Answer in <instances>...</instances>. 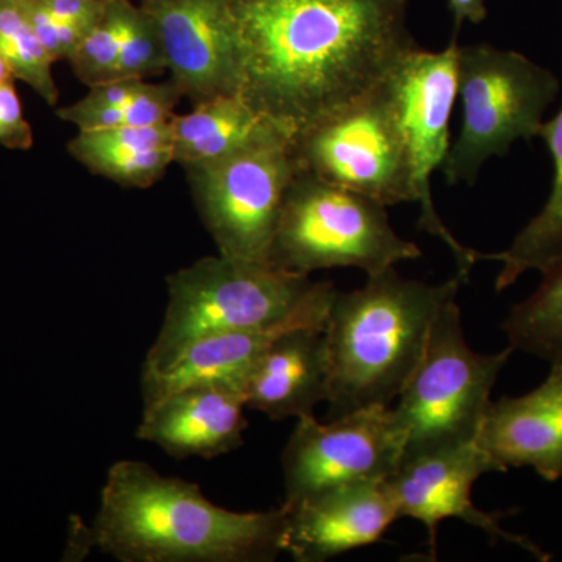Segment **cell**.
Wrapping results in <instances>:
<instances>
[{
    "mask_svg": "<svg viewBox=\"0 0 562 562\" xmlns=\"http://www.w3.org/2000/svg\"><path fill=\"white\" fill-rule=\"evenodd\" d=\"M402 457L403 439L391 406L357 409L327 424L301 417L281 458L283 505L347 484L384 482Z\"/></svg>",
    "mask_w": 562,
    "mask_h": 562,
    "instance_id": "30bf717a",
    "label": "cell"
},
{
    "mask_svg": "<svg viewBox=\"0 0 562 562\" xmlns=\"http://www.w3.org/2000/svg\"><path fill=\"white\" fill-rule=\"evenodd\" d=\"M168 70L157 24L140 5L131 2L125 14L116 79L146 80Z\"/></svg>",
    "mask_w": 562,
    "mask_h": 562,
    "instance_id": "484cf974",
    "label": "cell"
},
{
    "mask_svg": "<svg viewBox=\"0 0 562 562\" xmlns=\"http://www.w3.org/2000/svg\"><path fill=\"white\" fill-rule=\"evenodd\" d=\"M181 168L220 254L271 266L281 205L301 169L294 136L272 127L224 157Z\"/></svg>",
    "mask_w": 562,
    "mask_h": 562,
    "instance_id": "ba28073f",
    "label": "cell"
},
{
    "mask_svg": "<svg viewBox=\"0 0 562 562\" xmlns=\"http://www.w3.org/2000/svg\"><path fill=\"white\" fill-rule=\"evenodd\" d=\"M453 21V35H460L464 24H480L487 18V0H447Z\"/></svg>",
    "mask_w": 562,
    "mask_h": 562,
    "instance_id": "f546056e",
    "label": "cell"
},
{
    "mask_svg": "<svg viewBox=\"0 0 562 562\" xmlns=\"http://www.w3.org/2000/svg\"><path fill=\"white\" fill-rule=\"evenodd\" d=\"M236 95L299 136L382 87L419 47L408 0H224Z\"/></svg>",
    "mask_w": 562,
    "mask_h": 562,
    "instance_id": "6da1fadb",
    "label": "cell"
},
{
    "mask_svg": "<svg viewBox=\"0 0 562 562\" xmlns=\"http://www.w3.org/2000/svg\"><path fill=\"white\" fill-rule=\"evenodd\" d=\"M513 351L512 346L497 353L473 351L457 295L443 303L424 357L391 408L403 439L402 461L475 441Z\"/></svg>",
    "mask_w": 562,
    "mask_h": 562,
    "instance_id": "8992f818",
    "label": "cell"
},
{
    "mask_svg": "<svg viewBox=\"0 0 562 562\" xmlns=\"http://www.w3.org/2000/svg\"><path fill=\"white\" fill-rule=\"evenodd\" d=\"M462 281L458 273L428 284L390 268L360 290H336L324 328L330 419L391 406L424 357L436 314Z\"/></svg>",
    "mask_w": 562,
    "mask_h": 562,
    "instance_id": "3957f363",
    "label": "cell"
},
{
    "mask_svg": "<svg viewBox=\"0 0 562 562\" xmlns=\"http://www.w3.org/2000/svg\"><path fill=\"white\" fill-rule=\"evenodd\" d=\"M286 512L235 513L201 487L143 461L111 465L90 530L121 562H269L283 550Z\"/></svg>",
    "mask_w": 562,
    "mask_h": 562,
    "instance_id": "7a4b0ae2",
    "label": "cell"
},
{
    "mask_svg": "<svg viewBox=\"0 0 562 562\" xmlns=\"http://www.w3.org/2000/svg\"><path fill=\"white\" fill-rule=\"evenodd\" d=\"M457 63L461 128L441 171L449 184H473L491 158L538 138L561 81L520 52L486 43L458 46Z\"/></svg>",
    "mask_w": 562,
    "mask_h": 562,
    "instance_id": "52a82bcc",
    "label": "cell"
},
{
    "mask_svg": "<svg viewBox=\"0 0 562 562\" xmlns=\"http://www.w3.org/2000/svg\"><path fill=\"white\" fill-rule=\"evenodd\" d=\"M387 206L299 169L281 205L271 266L310 273L333 268L375 276L422 250L391 225Z\"/></svg>",
    "mask_w": 562,
    "mask_h": 562,
    "instance_id": "5b68a950",
    "label": "cell"
},
{
    "mask_svg": "<svg viewBox=\"0 0 562 562\" xmlns=\"http://www.w3.org/2000/svg\"><path fill=\"white\" fill-rule=\"evenodd\" d=\"M327 342L321 328L281 333L265 350L244 391L246 408L283 420L314 416L328 401Z\"/></svg>",
    "mask_w": 562,
    "mask_h": 562,
    "instance_id": "e0dca14e",
    "label": "cell"
},
{
    "mask_svg": "<svg viewBox=\"0 0 562 562\" xmlns=\"http://www.w3.org/2000/svg\"><path fill=\"white\" fill-rule=\"evenodd\" d=\"M0 58L14 80L24 81L49 105L60 99L50 55L33 32L21 0H0Z\"/></svg>",
    "mask_w": 562,
    "mask_h": 562,
    "instance_id": "603a6c76",
    "label": "cell"
},
{
    "mask_svg": "<svg viewBox=\"0 0 562 562\" xmlns=\"http://www.w3.org/2000/svg\"><path fill=\"white\" fill-rule=\"evenodd\" d=\"M21 3L31 21L33 32L38 36L40 43L50 55L52 60L69 61L87 32L68 22L57 20L40 0H21Z\"/></svg>",
    "mask_w": 562,
    "mask_h": 562,
    "instance_id": "4316f807",
    "label": "cell"
},
{
    "mask_svg": "<svg viewBox=\"0 0 562 562\" xmlns=\"http://www.w3.org/2000/svg\"><path fill=\"white\" fill-rule=\"evenodd\" d=\"M241 392L220 384H195L144 406L136 436L169 457L213 458L243 446L247 420Z\"/></svg>",
    "mask_w": 562,
    "mask_h": 562,
    "instance_id": "2e32d148",
    "label": "cell"
},
{
    "mask_svg": "<svg viewBox=\"0 0 562 562\" xmlns=\"http://www.w3.org/2000/svg\"><path fill=\"white\" fill-rule=\"evenodd\" d=\"M132 0H109L101 20L85 35L80 46L69 58L72 72L88 88L116 80L125 14Z\"/></svg>",
    "mask_w": 562,
    "mask_h": 562,
    "instance_id": "d4e9b609",
    "label": "cell"
},
{
    "mask_svg": "<svg viewBox=\"0 0 562 562\" xmlns=\"http://www.w3.org/2000/svg\"><path fill=\"white\" fill-rule=\"evenodd\" d=\"M552 158L553 177L549 199L542 210L517 233L508 249L482 255V260L502 262L495 290L513 286L525 272H543L562 257V103L552 120L543 121L538 132Z\"/></svg>",
    "mask_w": 562,
    "mask_h": 562,
    "instance_id": "44dd1931",
    "label": "cell"
},
{
    "mask_svg": "<svg viewBox=\"0 0 562 562\" xmlns=\"http://www.w3.org/2000/svg\"><path fill=\"white\" fill-rule=\"evenodd\" d=\"M458 46L457 36H452L446 49L439 52L417 47L392 74L391 88L412 158L420 205L419 227L449 247L457 260L458 273L468 280L475 262L482 260V254L454 238L439 216L431 195L432 173L441 171L452 147L450 120L458 98Z\"/></svg>",
    "mask_w": 562,
    "mask_h": 562,
    "instance_id": "8fae6325",
    "label": "cell"
},
{
    "mask_svg": "<svg viewBox=\"0 0 562 562\" xmlns=\"http://www.w3.org/2000/svg\"><path fill=\"white\" fill-rule=\"evenodd\" d=\"M272 127L279 125L250 109L239 95H220L172 117L173 162L187 166L216 160Z\"/></svg>",
    "mask_w": 562,
    "mask_h": 562,
    "instance_id": "ffe728a7",
    "label": "cell"
},
{
    "mask_svg": "<svg viewBox=\"0 0 562 562\" xmlns=\"http://www.w3.org/2000/svg\"><path fill=\"white\" fill-rule=\"evenodd\" d=\"M541 276L538 290L509 310L502 330L514 350L553 364L562 362V257Z\"/></svg>",
    "mask_w": 562,
    "mask_h": 562,
    "instance_id": "7402d4cb",
    "label": "cell"
},
{
    "mask_svg": "<svg viewBox=\"0 0 562 562\" xmlns=\"http://www.w3.org/2000/svg\"><path fill=\"white\" fill-rule=\"evenodd\" d=\"M10 79H13V76H11L10 69L7 68L5 61L0 58V83Z\"/></svg>",
    "mask_w": 562,
    "mask_h": 562,
    "instance_id": "4dcf8cb0",
    "label": "cell"
},
{
    "mask_svg": "<svg viewBox=\"0 0 562 562\" xmlns=\"http://www.w3.org/2000/svg\"><path fill=\"white\" fill-rule=\"evenodd\" d=\"M301 169L383 203H417L391 79L294 138Z\"/></svg>",
    "mask_w": 562,
    "mask_h": 562,
    "instance_id": "9c48e42d",
    "label": "cell"
},
{
    "mask_svg": "<svg viewBox=\"0 0 562 562\" xmlns=\"http://www.w3.org/2000/svg\"><path fill=\"white\" fill-rule=\"evenodd\" d=\"M57 20L90 32L101 20L109 0H40Z\"/></svg>",
    "mask_w": 562,
    "mask_h": 562,
    "instance_id": "f1b7e54d",
    "label": "cell"
},
{
    "mask_svg": "<svg viewBox=\"0 0 562 562\" xmlns=\"http://www.w3.org/2000/svg\"><path fill=\"white\" fill-rule=\"evenodd\" d=\"M475 443L492 472L528 468L546 482L561 480L562 362L550 364L536 390L491 401Z\"/></svg>",
    "mask_w": 562,
    "mask_h": 562,
    "instance_id": "9a60e30c",
    "label": "cell"
},
{
    "mask_svg": "<svg viewBox=\"0 0 562 562\" xmlns=\"http://www.w3.org/2000/svg\"><path fill=\"white\" fill-rule=\"evenodd\" d=\"M165 321L143 369L165 371L195 342L243 331L324 330L336 286L305 273L217 257L171 273Z\"/></svg>",
    "mask_w": 562,
    "mask_h": 562,
    "instance_id": "277c9868",
    "label": "cell"
},
{
    "mask_svg": "<svg viewBox=\"0 0 562 562\" xmlns=\"http://www.w3.org/2000/svg\"><path fill=\"white\" fill-rule=\"evenodd\" d=\"M160 32L171 81L192 103L236 94L224 0H139Z\"/></svg>",
    "mask_w": 562,
    "mask_h": 562,
    "instance_id": "4fadbf2b",
    "label": "cell"
},
{
    "mask_svg": "<svg viewBox=\"0 0 562 562\" xmlns=\"http://www.w3.org/2000/svg\"><path fill=\"white\" fill-rule=\"evenodd\" d=\"M181 99L183 95L171 80L165 83L144 81L138 94L121 109H83L74 102L58 109L57 116L76 125L79 131L157 125L176 116L173 110Z\"/></svg>",
    "mask_w": 562,
    "mask_h": 562,
    "instance_id": "cb8c5ba5",
    "label": "cell"
},
{
    "mask_svg": "<svg viewBox=\"0 0 562 562\" xmlns=\"http://www.w3.org/2000/svg\"><path fill=\"white\" fill-rule=\"evenodd\" d=\"M490 472V461L473 441L403 460L386 483L397 506L398 519L409 517L427 528L431 560L438 554L439 525L447 519H458L480 528L494 541L502 539L539 561H549V554L538 543L506 531L498 514L484 513L473 505V484Z\"/></svg>",
    "mask_w": 562,
    "mask_h": 562,
    "instance_id": "7c38bea8",
    "label": "cell"
},
{
    "mask_svg": "<svg viewBox=\"0 0 562 562\" xmlns=\"http://www.w3.org/2000/svg\"><path fill=\"white\" fill-rule=\"evenodd\" d=\"M281 506L283 550L297 562H324L372 546L398 519L386 480L347 484Z\"/></svg>",
    "mask_w": 562,
    "mask_h": 562,
    "instance_id": "5bb4252c",
    "label": "cell"
},
{
    "mask_svg": "<svg viewBox=\"0 0 562 562\" xmlns=\"http://www.w3.org/2000/svg\"><path fill=\"white\" fill-rule=\"evenodd\" d=\"M68 150L94 176L146 190L173 165L172 120L157 125L79 131Z\"/></svg>",
    "mask_w": 562,
    "mask_h": 562,
    "instance_id": "ac0fdd59",
    "label": "cell"
},
{
    "mask_svg": "<svg viewBox=\"0 0 562 562\" xmlns=\"http://www.w3.org/2000/svg\"><path fill=\"white\" fill-rule=\"evenodd\" d=\"M292 330V328H291ZM288 330L227 333L195 342L165 371L143 369L144 406L195 384H220L246 391L255 366L273 339Z\"/></svg>",
    "mask_w": 562,
    "mask_h": 562,
    "instance_id": "d6986e66",
    "label": "cell"
},
{
    "mask_svg": "<svg viewBox=\"0 0 562 562\" xmlns=\"http://www.w3.org/2000/svg\"><path fill=\"white\" fill-rule=\"evenodd\" d=\"M32 125L25 120L14 79L0 83V146L11 150L32 149Z\"/></svg>",
    "mask_w": 562,
    "mask_h": 562,
    "instance_id": "83f0119b",
    "label": "cell"
}]
</instances>
